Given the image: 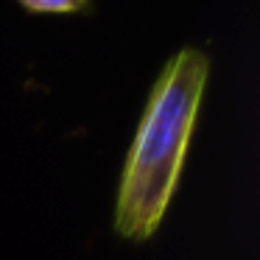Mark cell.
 <instances>
[{
	"mask_svg": "<svg viewBox=\"0 0 260 260\" xmlns=\"http://www.w3.org/2000/svg\"><path fill=\"white\" fill-rule=\"evenodd\" d=\"M207 76L210 59L196 48H182L154 81L115 204V230L126 241H148L174 199Z\"/></svg>",
	"mask_w": 260,
	"mask_h": 260,
	"instance_id": "obj_1",
	"label": "cell"
},
{
	"mask_svg": "<svg viewBox=\"0 0 260 260\" xmlns=\"http://www.w3.org/2000/svg\"><path fill=\"white\" fill-rule=\"evenodd\" d=\"M31 14H76L90 12V0H17Z\"/></svg>",
	"mask_w": 260,
	"mask_h": 260,
	"instance_id": "obj_2",
	"label": "cell"
}]
</instances>
